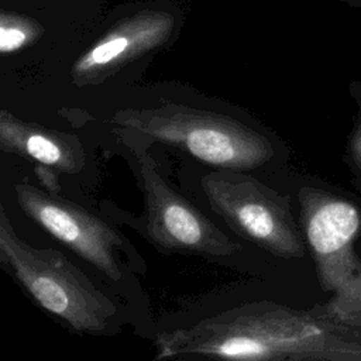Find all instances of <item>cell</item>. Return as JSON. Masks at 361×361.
<instances>
[{"label":"cell","instance_id":"9c48e42d","mask_svg":"<svg viewBox=\"0 0 361 361\" xmlns=\"http://www.w3.org/2000/svg\"><path fill=\"white\" fill-rule=\"evenodd\" d=\"M165 32L161 25H138L109 34L75 62L71 72L73 83L85 86L103 82L130 58L158 45Z\"/></svg>","mask_w":361,"mask_h":361},{"label":"cell","instance_id":"8992f818","mask_svg":"<svg viewBox=\"0 0 361 361\" xmlns=\"http://www.w3.org/2000/svg\"><path fill=\"white\" fill-rule=\"evenodd\" d=\"M14 190L17 204L28 219L111 281L123 278L118 251L124 240L111 226L55 192L28 182L17 183Z\"/></svg>","mask_w":361,"mask_h":361},{"label":"cell","instance_id":"30bf717a","mask_svg":"<svg viewBox=\"0 0 361 361\" xmlns=\"http://www.w3.org/2000/svg\"><path fill=\"white\" fill-rule=\"evenodd\" d=\"M333 293L326 306L327 316L340 323L361 326V271Z\"/></svg>","mask_w":361,"mask_h":361},{"label":"cell","instance_id":"52a82bcc","mask_svg":"<svg viewBox=\"0 0 361 361\" xmlns=\"http://www.w3.org/2000/svg\"><path fill=\"white\" fill-rule=\"evenodd\" d=\"M298 197L319 282L324 290L336 292L361 271L354 252L361 227L360 212L351 202L317 188H302Z\"/></svg>","mask_w":361,"mask_h":361},{"label":"cell","instance_id":"3957f363","mask_svg":"<svg viewBox=\"0 0 361 361\" xmlns=\"http://www.w3.org/2000/svg\"><path fill=\"white\" fill-rule=\"evenodd\" d=\"M0 262L48 313L80 333L100 334L116 316V305L55 248L21 240L0 207Z\"/></svg>","mask_w":361,"mask_h":361},{"label":"cell","instance_id":"277c9868","mask_svg":"<svg viewBox=\"0 0 361 361\" xmlns=\"http://www.w3.org/2000/svg\"><path fill=\"white\" fill-rule=\"evenodd\" d=\"M212 210L241 238L283 259L302 258L305 243L285 196L237 169L202 178Z\"/></svg>","mask_w":361,"mask_h":361},{"label":"cell","instance_id":"8fae6325","mask_svg":"<svg viewBox=\"0 0 361 361\" xmlns=\"http://www.w3.org/2000/svg\"><path fill=\"white\" fill-rule=\"evenodd\" d=\"M28 38L30 34L24 28L11 24L7 25L3 23L0 28V49L3 54L17 51L27 44Z\"/></svg>","mask_w":361,"mask_h":361},{"label":"cell","instance_id":"7a4b0ae2","mask_svg":"<svg viewBox=\"0 0 361 361\" xmlns=\"http://www.w3.org/2000/svg\"><path fill=\"white\" fill-rule=\"evenodd\" d=\"M113 123L168 145L219 169H255L275 155L271 141L230 116L183 104L121 109Z\"/></svg>","mask_w":361,"mask_h":361},{"label":"cell","instance_id":"5b68a950","mask_svg":"<svg viewBox=\"0 0 361 361\" xmlns=\"http://www.w3.org/2000/svg\"><path fill=\"white\" fill-rule=\"evenodd\" d=\"M135 173L144 195L147 238L168 252L227 258L241 245L226 235L209 217L178 193L159 173L147 152L134 154Z\"/></svg>","mask_w":361,"mask_h":361},{"label":"cell","instance_id":"6da1fadb","mask_svg":"<svg viewBox=\"0 0 361 361\" xmlns=\"http://www.w3.org/2000/svg\"><path fill=\"white\" fill-rule=\"evenodd\" d=\"M157 360L216 357L227 360H330L347 344L319 316L259 300L223 310L157 336Z\"/></svg>","mask_w":361,"mask_h":361},{"label":"cell","instance_id":"ba28073f","mask_svg":"<svg viewBox=\"0 0 361 361\" xmlns=\"http://www.w3.org/2000/svg\"><path fill=\"white\" fill-rule=\"evenodd\" d=\"M0 149L31 161L35 168L55 173H78L85 166L80 140L69 133L23 121L6 109L0 110Z\"/></svg>","mask_w":361,"mask_h":361},{"label":"cell","instance_id":"7c38bea8","mask_svg":"<svg viewBox=\"0 0 361 361\" xmlns=\"http://www.w3.org/2000/svg\"><path fill=\"white\" fill-rule=\"evenodd\" d=\"M348 145H350V154H351L355 165L361 171V110H360L357 124L354 126V130L351 133Z\"/></svg>","mask_w":361,"mask_h":361},{"label":"cell","instance_id":"4fadbf2b","mask_svg":"<svg viewBox=\"0 0 361 361\" xmlns=\"http://www.w3.org/2000/svg\"><path fill=\"white\" fill-rule=\"evenodd\" d=\"M340 3H344L347 6H350L351 8H357L361 11V0H337Z\"/></svg>","mask_w":361,"mask_h":361}]
</instances>
